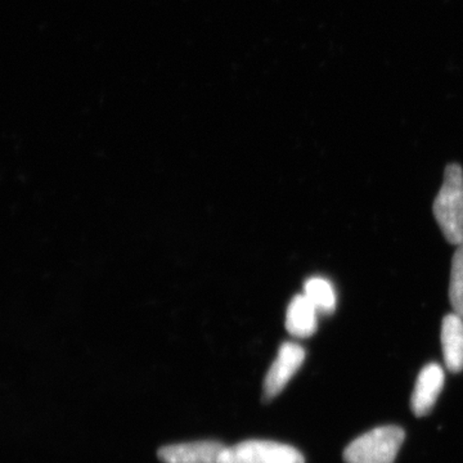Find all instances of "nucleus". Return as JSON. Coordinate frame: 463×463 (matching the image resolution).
<instances>
[{
  "label": "nucleus",
  "mask_w": 463,
  "mask_h": 463,
  "mask_svg": "<svg viewBox=\"0 0 463 463\" xmlns=\"http://www.w3.org/2000/svg\"><path fill=\"white\" fill-rule=\"evenodd\" d=\"M318 315L313 304L306 295H298L292 298L286 316V328L298 339L312 336L318 327Z\"/></svg>",
  "instance_id": "obj_8"
},
{
  "label": "nucleus",
  "mask_w": 463,
  "mask_h": 463,
  "mask_svg": "<svg viewBox=\"0 0 463 463\" xmlns=\"http://www.w3.org/2000/svg\"><path fill=\"white\" fill-rule=\"evenodd\" d=\"M434 214L448 242L463 243V173L458 164H450L434 201Z\"/></svg>",
  "instance_id": "obj_1"
},
{
  "label": "nucleus",
  "mask_w": 463,
  "mask_h": 463,
  "mask_svg": "<svg viewBox=\"0 0 463 463\" xmlns=\"http://www.w3.org/2000/svg\"><path fill=\"white\" fill-rule=\"evenodd\" d=\"M218 463H306V458L288 444L255 439L225 447Z\"/></svg>",
  "instance_id": "obj_3"
},
{
  "label": "nucleus",
  "mask_w": 463,
  "mask_h": 463,
  "mask_svg": "<svg viewBox=\"0 0 463 463\" xmlns=\"http://www.w3.org/2000/svg\"><path fill=\"white\" fill-rule=\"evenodd\" d=\"M441 346L450 373L463 370V318L456 313L444 317L441 323Z\"/></svg>",
  "instance_id": "obj_7"
},
{
  "label": "nucleus",
  "mask_w": 463,
  "mask_h": 463,
  "mask_svg": "<svg viewBox=\"0 0 463 463\" xmlns=\"http://www.w3.org/2000/svg\"><path fill=\"white\" fill-rule=\"evenodd\" d=\"M224 448L215 440L192 441L163 447L157 456L164 463H218Z\"/></svg>",
  "instance_id": "obj_5"
},
{
  "label": "nucleus",
  "mask_w": 463,
  "mask_h": 463,
  "mask_svg": "<svg viewBox=\"0 0 463 463\" xmlns=\"http://www.w3.org/2000/svg\"><path fill=\"white\" fill-rule=\"evenodd\" d=\"M449 298L456 315L463 318V243L458 245L453 255Z\"/></svg>",
  "instance_id": "obj_10"
},
{
  "label": "nucleus",
  "mask_w": 463,
  "mask_h": 463,
  "mask_svg": "<svg viewBox=\"0 0 463 463\" xmlns=\"http://www.w3.org/2000/svg\"><path fill=\"white\" fill-rule=\"evenodd\" d=\"M444 371L438 364H430L422 368L417 377L412 395V410L417 417L430 413L444 386Z\"/></svg>",
  "instance_id": "obj_6"
},
{
  "label": "nucleus",
  "mask_w": 463,
  "mask_h": 463,
  "mask_svg": "<svg viewBox=\"0 0 463 463\" xmlns=\"http://www.w3.org/2000/svg\"><path fill=\"white\" fill-rule=\"evenodd\" d=\"M306 350L297 343H285L279 347V355L273 362L272 367L265 376L263 386V399L265 402L272 401L281 394L283 389L295 376L298 368L304 364Z\"/></svg>",
  "instance_id": "obj_4"
},
{
  "label": "nucleus",
  "mask_w": 463,
  "mask_h": 463,
  "mask_svg": "<svg viewBox=\"0 0 463 463\" xmlns=\"http://www.w3.org/2000/svg\"><path fill=\"white\" fill-rule=\"evenodd\" d=\"M304 295L321 315H332L336 309V292L330 281L322 277L307 279Z\"/></svg>",
  "instance_id": "obj_9"
},
{
  "label": "nucleus",
  "mask_w": 463,
  "mask_h": 463,
  "mask_svg": "<svg viewBox=\"0 0 463 463\" xmlns=\"http://www.w3.org/2000/svg\"><path fill=\"white\" fill-rule=\"evenodd\" d=\"M405 432L398 426H383L365 432L347 446L346 463H394Z\"/></svg>",
  "instance_id": "obj_2"
}]
</instances>
